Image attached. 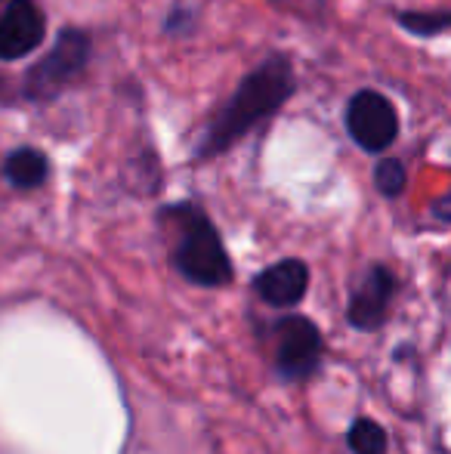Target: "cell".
Instances as JSON below:
<instances>
[{
    "instance_id": "obj_5",
    "label": "cell",
    "mask_w": 451,
    "mask_h": 454,
    "mask_svg": "<svg viewBox=\"0 0 451 454\" xmlns=\"http://www.w3.org/2000/svg\"><path fill=\"white\" fill-rule=\"evenodd\" d=\"M322 362V334L309 318L288 316L276 325V368L284 380H303Z\"/></svg>"
},
{
    "instance_id": "obj_8",
    "label": "cell",
    "mask_w": 451,
    "mask_h": 454,
    "mask_svg": "<svg viewBox=\"0 0 451 454\" xmlns=\"http://www.w3.org/2000/svg\"><path fill=\"white\" fill-rule=\"evenodd\" d=\"M309 287V270L303 260H282L253 278V291L269 306H294Z\"/></svg>"
},
{
    "instance_id": "obj_12",
    "label": "cell",
    "mask_w": 451,
    "mask_h": 454,
    "mask_svg": "<svg viewBox=\"0 0 451 454\" xmlns=\"http://www.w3.org/2000/svg\"><path fill=\"white\" fill-rule=\"evenodd\" d=\"M374 185H377V192L386 198L402 195V189H405L402 161H396V158H384V161H377V168H374Z\"/></svg>"
},
{
    "instance_id": "obj_6",
    "label": "cell",
    "mask_w": 451,
    "mask_h": 454,
    "mask_svg": "<svg viewBox=\"0 0 451 454\" xmlns=\"http://www.w3.org/2000/svg\"><path fill=\"white\" fill-rule=\"evenodd\" d=\"M47 35V19L35 0H0V59L28 56Z\"/></svg>"
},
{
    "instance_id": "obj_10",
    "label": "cell",
    "mask_w": 451,
    "mask_h": 454,
    "mask_svg": "<svg viewBox=\"0 0 451 454\" xmlns=\"http://www.w3.org/2000/svg\"><path fill=\"white\" fill-rule=\"evenodd\" d=\"M346 445L353 454H386V430L377 420L359 418L349 430Z\"/></svg>"
},
{
    "instance_id": "obj_13",
    "label": "cell",
    "mask_w": 451,
    "mask_h": 454,
    "mask_svg": "<svg viewBox=\"0 0 451 454\" xmlns=\"http://www.w3.org/2000/svg\"><path fill=\"white\" fill-rule=\"evenodd\" d=\"M272 4L307 19H322V12H325V0H272Z\"/></svg>"
},
{
    "instance_id": "obj_4",
    "label": "cell",
    "mask_w": 451,
    "mask_h": 454,
    "mask_svg": "<svg viewBox=\"0 0 451 454\" xmlns=\"http://www.w3.org/2000/svg\"><path fill=\"white\" fill-rule=\"evenodd\" d=\"M346 130L365 152H384L399 137L396 106L377 90H359L346 106Z\"/></svg>"
},
{
    "instance_id": "obj_1",
    "label": "cell",
    "mask_w": 451,
    "mask_h": 454,
    "mask_svg": "<svg viewBox=\"0 0 451 454\" xmlns=\"http://www.w3.org/2000/svg\"><path fill=\"white\" fill-rule=\"evenodd\" d=\"M297 81L294 68H291L288 56H269L263 59L245 81L238 84L232 99L226 102V108L211 121V127L205 130L198 143V158H214L220 152L232 149L247 130H253L257 124H263L269 114H276L284 102L291 99Z\"/></svg>"
},
{
    "instance_id": "obj_11",
    "label": "cell",
    "mask_w": 451,
    "mask_h": 454,
    "mask_svg": "<svg viewBox=\"0 0 451 454\" xmlns=\"http://www.w3.org/2000/svg\"><path fill=\"white\" fill-rule=\"evenodd\" d=\"M448 12L439 10V12H399V25L408 28L411 35L417 37H433L439 31L448 28Z\"/></svg>"
},
{
    "instance_id": "obj_9",
    "label": "cell",
    "mask_w": 451,
    "mask_h": 454,
    "mask_svg": "<svg viewBox=\"0 0 451 454\" xmlns=\"http://www.w3.org/2000/svg\"><path fill=\"white\" fill-rule=\"evenodd\" d=\"M4 176L16 189H37L47 183L50 176V161L43 152L37 149H16L6 155L4 161Z\"/></svg>"
},
{
    "instance_id": "obj_3",
    "label": "cell",
    "mask_w": 451,
    "mask_h": 454,
    "mask_svg": "<svg viewBox=\"0 0 451 454\" xmlns=\"http://www.w3.org/2000/svg\"><path fill=\"white\" fill-rule=\"evenodd\" d=\"M90 62V37L78 28H66L56 37V47L37 62L25 78V96L37 102L56 99Z\"/></svg>"
},
{
    "instance_id": "obj_2",
    "label": "cell",
    "mask_w": 451,
    "mask_h": 454,
    "mask_svg": "<svg viewBox=\"0 0 451 454\" xmlns=\"http://www.w3.org/2000/svg\"><path fill=\"white\" fill-rule=\"evenodd\" d=\"M161 216L174 226V266L183 278L205 287H223L232 281L229 254L205 210L195 204H174Z\"/></svg>"
},
{
    "instance_id": "obj_7",
    "label": "cell",
    "mask_w": 451,
    "mask_h": 454,
    "mask_svg": "<svg viewBox=\"0 0 451 454\" xmlns=\"http://www.w3.org/2000/svg\"><path fill=\"white\" fill-rule=\"evenodd\" d=\"M393 294H396V278L386 266H371L359 278V285L349 294V325H355L359 331H371L384 322L386 306H390Z\"/></svg>"
}]
</instances>
